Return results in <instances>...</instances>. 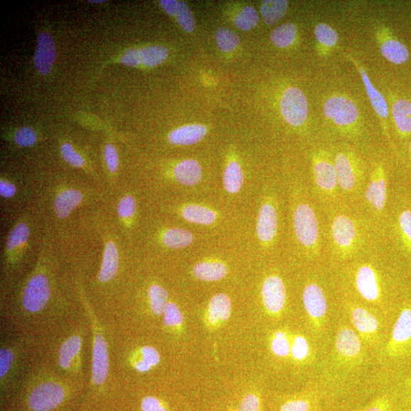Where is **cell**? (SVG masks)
<instances>
[{
	"mask_svg": "<svg viewBox=\"0 0 411 411\" xmlns=\"http://www.w3.org/2000/svg\"><path fill=\"white\" fill-rule=\"evenodd\" d=\"M334 346V363L341 370L350 371L363 363V341L360 336L349 325L340 327Z\"/></svg>",
	"mask_w": 411,
	"mask_h": 411,
	"instance_id": "cell-1",
	"label": "cell"
},
{
	"mask_svg": "<svg viewBox=\"0 0 411 411\" xmlns=\"http://www.w3.org/2000/svg\"><path fill=\"white\" fill-rule=\"evenodd\" d=\"M295 234L300 245L310 251H317L319 244V226L313 209L307 203L300 204L294 210Z\"/></svg>",
	"mask_w": 411,
	"mask_h": 411,
	"instance_id": "cell-2",
	"label": "cell"
},
{
	"mask_svg": "<svg viewBox=\"0 0 411 411\" xmlns=\"http://www.w3.org/2000/svg\"><path fill=\"white\" fill-rule=\"evenodd\" d=\"M67 397V391L61 383L47 380L35 385L27 398L31 411H52L59 407Z\"/></svg>",
	"mask_w": 411,
	"mask_h": 411,
	"instance_id": "cell-3",
	"label": "cell"
},
{
	"mask_svg": "<svg viewBox=\"0 0 411 411\" xmlns=\"http://www.w3.org/2000/svg\"><path fill=\"white\" fill-rule=\"evenodd\" d=\"M302 301L313 331L321 334L326 324L329 305L324 290L317 282H309L305 286Z\"/></svg>",
	"mask_w": 411,
	"mask_h": 411,
	"instance_id": "cell-4",
	"label": "cell"
},
{
	"mask_svg": "<svg viewBox=\"0 0 411 411\" xmlns=\"http://www.w3.org/2000/svg\"><path fill=\"white\" fill-rule=\"evenodd\" d=\"M89 316L93 331L92 380L94 385L101 386L109 373V346L96 314L90 313Z\"/></svg>",
	"mask_w": 411,
	"mask_h": 411,
	"instance_id": "cell-5",
	"label": "cell"
},
{
	"mask_svg": "<svg viewBox=\"0 0 411 411\" xmlns=\"http://www.w3.org/2000/svg\"><path fill=\"white\" fill-rule=\"evenodd\" d=\"M411 350V308L400 312L385 346V354L389 358L404 356Z\"/></svg>",
	"mask_w": 411,
	"mask_h": 411,
	"instance_id": "cell-6",
	"label": "cell"
},
{
	"mask_svg": "<svg viewBox=\"0 0 411 411\" xmlns=\"http://www.w3.org/2000/svg\"><path fill=\"white\" fill-rule=\"evenodd\" d=\"M331 237L336 251L341 257L346 258L351 255L358 241L354 220L344 214L336 216L331 224Z\"/></svg>",
	"mask_w": 411,
	"mask_h": 411,
	"instance_id": "cell-7",
	"label": "cell"
},
{
	"mask_svg": "<svg viewBox=\"0 0 411 411\" xmlns=\"http://www.w3.org/2000/svg\"><path fill=\"white\" fill-rule=\"evenodd\" d=\"M323 112L326 119L340 128H351L360 117L355 103L343 96H334L324 104Z\"/></svg>",
	"mask_w": 411,
	"mask_h": 411,
	"instance_id": "cell-8",
	"label": "cell"
},
{
	"mask_svg": "<svg viewBox=\"0 0 411 411\" xmlns=\"http://www.w3.org/2000/svg\"><path fill=\"white\" fill-rule=\"evenodd\" d=\"M351 322L362 341L368 345L377 344L380 331V323L376 316L361 305H347Z\"/></svg>",
	"mask_w": 411,
	"mask_h": 411,
	"instance_id": "cell-9",
	"label": "cell"
},
{
	"mask_svg": "<svg viewBox=\"0 0 411 411\" xmlns=\"http://www.w3.org/2000/svg\"><path fill=\"white\" fill-rule=\"evenodd\" d=\"M280 109L284 119L293 126H302L309 114V104L307 97L298 88L291 87L284 92Z\"/></svg>",
	"mask_w": 411,
	"mask_h": 411,
	"instance_id": "cell-10",
	"label": "cell"
},
{
	"mask_svg": "<svg viewBox=\"0 0 411 411\" xmlns=\"http://www.w3.org/2000/svg\"><path fill=\"white\" fill-rule=\"evenodd\" d=\"M261 297L268 314L280 317L287 304V290L282 278L276 274L267 277L262 284Z\"/></svg>",
	"mask_w": 411,
	"mask_h": 411,
	"instance_id": "cell-11",
	"label": "cell"
},
{
	"mask_svg": "<svg viewBox=\"0 0 411 411\" xmlns=\"http://www.w3.org/2000/svg\"><path fill=\"white\" fill-rule=\"evenodd\" d=\"M50 297V286L48 278L44 274L37 273L27 283L22 303L28 312L38 313L46 307Z\"/></svg>",
	"mask_w": 411,
	"mask_h": 411,
	"instance_id": "cell-12",
	"label": "cell"
},
{
	"mask_svg": "<svg viewBox=\"0 0 411 411\" xmlns=\"http://www.w3.org/2000/svg\"><path fill=\"white\" fill-rule=\"evenodd\" d=\"M355 287L360 296L368 302L377 303L381 300L380 280L376 269L368 263L356 269Z\"/></svg>",
	"mask_w": 411,
	"mask_h": 411,
	"instance_id": "cell-13",
	"label": "cell"
},
{
	"mask_svg": "<svg viewBox=\"0 0 411 411\" xmlns=\"http://www.w3.org/2000/svg\"><path fill=\"white\" fill-rule=\"evenodd\" d=\"M334 167L337 184L346 192L354 191L361 180V171L354 156L339 153L335 156Z\"/></svg>",
	"mask_w": 411,
	"mask_h": 411,
	"instance_id": "cell-14",
	"label": "cell"
},
{
	"mask_svg": "<svg viewBox=\"0 0 411 411\" xmlns=\"http://www.w3.org/2000/svg\"><path fill=\"white\" fill-rule=\"evenodd\" d=\"M313 175L314 183L320 192L328 195L336 193L339 184L334 164L322 153L314 155Z\"/></svg>",
	"mask_w": 411,
	"mask_h": 411,
	"instance_id": "cell-15",
	"label": "cell"
},
{
	"mask_svg": "<svg viewBox=\"0 0 411 411\" xmlns=\"http://www.w3.org/2000/svg\"><path fill=\"white\" fill-rule=\"evenodd\" d=\"M366 199L378 212L384 209L387 200V182L384 167L377 165L372 173L371 180L366 192Z\"/></svg>",
	"mask_w": 411,
	"mask_h": 411,
	"instance_id": "cell-16",
	"label": "cell"
},
{
	"mask_svg": "<svg viewBox=\"0 0 411 411\" xmlns=\"http://www.w3.org/2000/svg\"><path fill=\"white\" fill-rule=\"evenodd\" d=\"M56 58L55 40L47 33L39 34L35 55V65L40 75L47 76L50 72Z\"/></svg>",
	"mask_w": 411,
	"mask_h": 411,
	"instance_id": "cell-17",
	"label": "cell"
},
{
	"mask_svg": "<svg viewBox=\"0 0 411 411\" xmlns=\"http://www.w3.org/2000/svg\"><path fill=\"white\" fill-rule=\"evenodd\" d=\"M278 229V216L273 204H263L258 214L257 234L258 239L265 243H269L275 239Z\"/></svg>",
	"mask_w": 411,
	"mask_h": 411,
	"instance_id": "cell-18",
	"label": "cell"
},
{
	"mask_svg": "<svg viewBox=\"0 0 411 411\" xmlns=\"http://www.w3.org/2000/svg\"><path fill=\"white\" fill-rule=\"evenodd\" d=\"M231 302L225 293H219L209 301L206 314L209 328L217 329L226 322L231 316Z\"/></svg>",
	"mask_w": 411,
	"mask_h": 411,
	"instance_id": "cell-19",
	"label": "cell"
},
{
	"mask_svg": "<svg viewBox=\"0 0 411 411\" xmlns=\"http://www.w3.org/2000/svg\"><path fill=\"white\" fill-rule=\"evenodd\" d=\"M82 340L79 335H72L63 342L58 351V363L62 370H75L80 363Z\"/></svg>",
	"mask_w": 411,
	"mask_h": 411,
	"instance_id": "cell-20",
	"label": "cell"
},
{
	"mask_svg": "<svg viewBox=\"0 0 411 411\" xmlns=\"http://www.w3.org/2000/svg\"><path fill=\"white\" fill-rule=\"evenodd\" d=\"M379 39L381 54L389 62L400 65L409 60V50L402 42L385 34L381 35Z\"/></svg>",
	"mask_w": 411,
	"mask_h": 411,
	"instance_id": "cell-21",
	"label": "cell"
},
{
	"mask_svg": "<svg viewBox=\"0 0 411 411\" xmlns=\"http://www.w3.org/2000/svg\"><path fill=\"white\" fill-rule=\"evenodd\" d=\"M352 61L360 72L363 80V85L366 88L367 96L370 99L373 108L381 120L385 121L388 117V107L387 102L383 94L379 92L372 83L368 77L366 71L351 57Z\"/></svg>",
	"mask_w": 411,
	"mask_h": 411,
	"instance_id": "cell-22",
	"label": "cell"
},
{
	"mask_svg": "<svg viewBox=\"0 0 411 411\" xmlns=\"http://www.w3.org/2000/svg\"><path fill=\"white\" fill-rule=\"evenodd\" d=\"M207 133V130L204 125H187L173 131L168 136V140L174 145H192L203 140Z\"/></svg>",
	"mask_w": 411,
	"mask_h": 411,
	"instance_id": "cell-23",
	"label": "cell"
},
{
	"mask_svg": "<svg viewBox=\"0 0 411 411\" xmlns=\"http://www.w3.org/2000/svg\"><path fill=\"white\" fill-rule=\"evenodd\" d=\"M174 176L179 183L184 185H196L202 178V166L194 160L182 161L175 166Z\"/></svg>",
	"mask_w": 411,
	"mask_h": 411,
	"instance_id": "cell-24",
	"label": "cell"
},
{
	"mask_svg": "<svg viewBox=\"0 0 411 411\" xmlns=\"http://www.w3.org/2000/svg\"><path fill=\"white\" fill-rule=\"evenodd\" d=\"M119 266V257L117 248L109 241L105 246L99 279L102 283H107L114 278Z\"/></svg>",
	"mask_w": 411,
	"mask_h": 411,
	"instance_id": "cell-25",
	"label": "cell"
},
{
	"mask_svg": "<svg viewBox=\"0 0 411 411\" xmlns=\"http://www.w3.org/2000/svg\"><path fill=\"white\" fill-rule=\"evenodd\" d=\"M195 278L207 282L223 280L227 275L228 270L224 263L219 261L199 262L193 268Z\"/></svg>",
	"mask_w": 411,
	"mask_h": 411,
	"instance_id": "cell-26",
	"label": "cell"
},
{
	"mask_svg": "<svg viewBox=\"0 0 411 411\" xmlns=\"http://www.w3.org/2000/svg\"><path fill=\"white\" fill-rule=\"evenodd\" d=\"M319 405L318 393H307L285 400L280 411H318Z\"/></svg>",
	"mask_w": 411,
	"mask_h": 411,
	"instance_id": "cell-27",
	"label": "cell"
},
{
	"mask_svg": "<svg viewBox=\"0 0 411 411\" xmlns=\"http://www.w3.org/2000/svg\"><path fill=\"white\" fill-rule=\"evenodd\" d=\"M82 194L77 190L69 189L59 194L55 202V210L59 218H67L82 200Z\"/></svg>",
	"mask_w": 411,
	"mask_h": 411,
	"instance_id": "cell-28",
	"label": "cell"
},
{
	"mask_svg": "<svg viewBox=\"0 0 411 411\" xmlns=\"http://www.w3.org/2000/svg\"><path fill=\"white\" fill-rule=\"evenodd\" d=\"M182 214L187 222L199 225H212L217 219V214L214 210L196 204L185 206Z\"/></svg>",
	"mask_w": 411,
	"mask_h": 411,
	"instance_id": "cell-29",
	"label": "cell"
},
{
	"mask_svg": "<svg viewBox=\"0 0 411 411\" xmlns=\"http://www.w3.org/2000/svg\"><path fill=\"white\" fill-rule=\"evenodd\" d=\"M292 361L300 365L309 363L312 359V349L307 336L297 334L292 336L291 353Z\"/></svg>",
	"mask_w": 411,
	"mask_h": 411,
	"instance_id": "cell-30",
	"label": "cell"
},
{
	"mask_svg": "<svg viewBox=\"0 0 411 411\" xmlns=\"http://www.w3.org/2000/svg\"><path fill=\"white\" fill-rule=\"evenodd\" d=\"M161 356L155 347L145 346L134 356L133 365L136 371L146 373L160 363Z\"/></svg>",
	"mask_w": 411,
	"mask_h": 411,
	"instance_id": "cell-31",
	"label": "cell"
},
{
	"mask_svg": "<svg viewBox=\"0 0 411 411\" xmlns=\"http://www.w3.org/2000/svg\"><path fill=\"white\" fill-rule=\"evenodd\" d=\"M393 116L398 130L402 134L411 133V102L399 99L393 105Z\"/></svg>",
	"mask_w": 411,
	"mask_h": 411,
	"instance_id": "cell-32",
	"label": "cell"
},
{
	"mask_svg": "<svg viewBox=\"0 0 411 411\" xmlns=\"http://www.w3.org/2000/svg\"><path fill=\"white\" fill-rule=\"evenodd\" d=\"M288 2L285 0H266L261 7V16L267 25L275 24L286 15Z\"/></svg>",
	"mask_w": 411,
	"mask_h": 411,
	"instance_id": "cell-33",
	"label": "cell"
},
{
	"mask_svg": "<svg viewBox=\"0 0 411 411\" xmlns=\"http://www.w3.org/2000/svg\"><path fill=\"white\" fill-rule=\"evenodd\" d=\"M163 241L168 248L179 249L191 245L194 241V236L187 230L175 228L165 231Z\"/></svg>",
	"mask_w": 411,
	"mask_h": 411,
	"instance_id": "cell-34",
	"label": "cell"
},
{
	"mask_svg": "<svg viewBox=\"0 0 411 411\" xmlns=\"http://www.w3.org/2000/svg\"><path fill=\"white\" fill-rule=\"evenodd\" d=\"M244 175L237 162H231L226 167L224 175V184L226 191L237 194L243 185Z\"/></svg>",
	"mask_w": 411,
	"mask_h": 411,
	"instance_id": "cell-35",
	"label": "cell"
},
{
	"mask_svg": "<svg viewBox=\"0 0 411 411\" xmlns=\"http://www.w3.org/2000/svg\"><path fill=\"white\" fill-rule=\"evenodd\" d=\"M292 336L287 331L278 330L272 334L270 350L274 356L285 359L291 353Z\"/></svg>",
	"mask_w": 411,
	"mask_h": 411,
	"instance_id": "cell-36",
	"label": "cell"
},
{
	"mask_svg": "<svg viewBox=\"0 0 411 411\" xmlns=\"http://www.w3.org/2000/svg\"><path fill=\"white\" fill-rule=\"evenodd\" d=\"M297 27L292 23L281 25L272 31L270 39L274 45L280 48L291 46L297 38Z\"/></svg>",
	"mask_w": 411,
	"mask_h": 411,
	"instance_id": "cell-37",
	"label": "cell"
},
{
	"mask_svg": "<svg viewBox=\"0 0 411 411\" xmlns=\"http://www.w3.org/2000/svg\"><path fill=\"white\" fill-rule=\"evenodd\" d=\"M168 55V50L163 46H150L140 49L141 65L146 67H154L162 65Z\"/></svg>",
	"mask_w": 411,
	"mask_h": 411,
	"instance_id": "cell-38",
	"label": "cell"
},
{
	"mask_svg": "<svg viewBox=\"0 0 411 411\" xmlns=\"http://www.w3.org/2000/svg\"><path fill=\"white\" fill-rule=\"evenodd\" d=\"M148 295L153 312L158 316L164 314L168 303L167 290L164 287L154 284L150 287Z\"/></svg>",
	"mask_w": 411,
	"mask_h": 411,
	"instance_id": "cell-39",
	"label": "cell"
},
{
	"mask_svg": "<svg viewBox=\"0 0 411 411\" xmlns=\"http://www.w3.org/2000/svg\"><path fill=\"white\" fill-rule=\"evenodd\" d=\"M16 352L11 347L3 346L0 351V378L2 385L5 384L16 364Z\"/></svg>",
	"mask_w": 411,
	"mask_h": 411,
	"instance_id": "cell-40",
	"label": "cell"
},
{
	"mask_svg": "<svg viewBox=\"0 0 411 411\" xmlns=\"http://www.w3.org/2000/svg\"><path fill=\"white\" fill-rule=\"evenodd\" d=\"M314 35L319 45L326 48L334 47L339 38L336 30L326 23H320L315 27Z\"/></svg>",
	"mask_w": 411,
	"mask_h": 411,
	"instance_id": "cell-41",
	"label": "cell"
},
{
	"mask_svg": "<svg viewBox=\"0 0 411 411\" xmlns=\"http://www.w3.org/2000/svg\"><path fill=\"white\" fill-rule=\"evenodd\" d=\"M216 39L219 48L223 52L234 50L240 42L239 37L234 31L226 28H220L217 30Z\"/></svg>",
	"mask_w": 411,
	"mask_h": 411,
	"instance_id": "cell-42",
	"label": "cell"
},
{
	"mask_svg": "<svg viewBox=\"0 0 411 411\" xmlns=\"http://www.w3.org/2000/svg\"><path fill=\"white\" fill-rule=\"evenodd\" d=\"M259 22V16L256 10L251 6L241 9L235 18L236 26L243 31H248L255 28Z\"/></svg>",
	"mask_w": 411,
	"mask_h": 411,
	"instance_id": "cell-43",
	"label": "cell"
},
{
	"mask_svg": "<svg viewBox=\"0 0 411 411\" xmlns=\"http://www.w3.org/2000/svg\"><path fill=\"white\" fill-rule=\"evenodd\" d=\"M30 234L28 226L26 224H18L9 234L6 248L9 251L23 246L28 241Z\"/></svg>",
	"mask_w": 411,
	"mask_h": 411,
	"instance_id": "cell-44",
	"label": "cell"
},
{
	"mask_svg": "<svg viewBox=\"0 0 411 411\" xmlns=\"http://www.w3.org/2000/svg\"><path fill=\"white\" fill-rule=\"evenodd\" d=\"M184 322L183 314L177 305L168 302L164 313V324L168 328H178Z\"/></svg>",
	"mask_w": 411,
	"mask_h": 411,
	"instance_id": "cell-45",
	"label": "cell"
},
{
	"mask_svg": "<svg viewBox=\"0 0 411 411\" xmlns=\"http://www.w3.org/2000/svg\"><path fill=\"white\" fill-rule=\"evenodd\" d=\"M398 223L405 243L411 252V210H405L400 215Z\"/></svg>",
	"mask_w": 411,
	"mask_h": 411,
	"instance_id": "cell-46",
	"label": "cell"
},
{
	"mask_svg": "<svg viewBox=\"0 0 411 411\" xmlns=\"http://www.w3.org/2000/svg\"><path fill=\"white\" fill-rule=\"evenodd\" d=\"M177 19L179 25L181 26L186 33H193L195 28L194 16L191 10L189 9L185 3L177 16Z\"/></svg>",
	"mask_w": 411,
	"mask_h": 411,
	"instance_id": "cell-47",
	"label": "cell"
},
{
	"mask_svg": "<svg viewBox=\"0 0 411 411\" xmlns=\"http://www.w3.org/2000/svg\"><path fill=\"white\" fill-rule=\"evenodd\" d=\"M61 155L63 160L72 166L80 168L84 165L82 157L77 153L69 143H65L61 146Z\"/></svg>",
	"mask_w": 411,
	"mask_h": 411,
	"instance_id": "cell-48",
	"label": "cell"
},
{
	"mask_svg": "<svg viewBox=\"0 0 411 411\" xmlns=\"http://www.w3.org/2000/svg\"><path fill=\"white\" fill-rule=\"evenodd\" d=\"M36 140L35 132L30 128H23L18 130L15 136L16 143L23 147L33 146Z\"/></svg>",
	"mask_w": 411,
	"mask_h": 411,
	"instance_id": "cell-49",
	"label": "cell"
},
{
	"mask_svg": "<svg viewBox=\"0 0 411 411\" xmlns=\"http://www.w3.org/2000/svg\"><path fill=\"white\" fill-rule=\"evenodd\" d=\"M136 202L132 196H126L121 199L119 204V214L122 218H130L136 212Z\"/></svg>",
	"mask_w": 411,
	"mask_h": 411,
	"instance_id": "cell-50",
	"label": "cell"
},
{
	"mask_svg": "<svg viewBox=\"0 0 411 411\" xmlns=\"http://www.w3.org/2000/svg\"><path fill=\"white\" fill-rule=\"evenodd\" d=\"M104 157L110 172L114 173L117 171L119 168V155L113 145L108 144L105 146Z\"/></svg>",
	"mask_w": 411,
	"mask_h": 411,
	"instance_id": "cell-51",
	"label": "cell"
},
{
	"mask_svg": "<svg viewBox=\"0 0 411 411\" xmlns=\"http://www.w3.org/2000/svg\"><path fill=\"white\" fill-rule=\"evenodd\" d=\"M261 400L255 393L246 395L240 405L239 411H261Z\"/></svg>",
	"mask_w": 411,
	"mask_h": 411,
	"instance_id": "cell-52",
	"label": "cell"
},
{
	"mask_svg": "<svg viewBox=\"0 0 411 411\" xmlns=\"http://www.w3.org/2000/svg\"><path fill=\"white\" fill-rule=\"evenodd\" d=\"M121 62L125 66L131 67H138L141 65L140 49L132 48L126 50L121 57Z\"/></svg>",
	"mask_w": 411,
	"mask_h": 411,
	"instance_id": "cell-53",
	"label": "cell"
},
{
	"mask_svg": "<svg viewBox=\"0 0 411 411\" xmlns=\"http://www.w3.org/2000/svg\"><path fill=\"white\" fill-rule=\"evenodd\" d=\"M141 409L143 411H167L161 400L153 396H147L143 399Z\"/></svg>",
	"mask_w": 411,
	"mask_h": 411,
	"instance_id": "cell-54",
	"label": "cell"
},
{
	"mask_svg": "<svg viewBox=\"0 0 411 411\" xmlns=\"http://www.w3.org/2000/svg\"><path fill=\"white\" fill-rule=\"evenodd\" d=\"M391 400L388 396H381L362 411H392Z\"/></svg>",
	"mask_w": 411,
	"mask_h": 411,
	"instance_id": "cell-55",
	"label": "cell"
},
{
	"mask_svg": "<svg viewBox=\"0 0 411 411\" xmlns=\"http://www.w3.org/2000/svg\"><path fill=\"white\" fill-rule=\"evenodd\" d=\"M184 2L175 1V0H162L160 6L166 13L171 16H177L182 9Z\"/></svg>",
	"mask_w": 411,
	"mask_h": 411,
	"instance_id": "cell-56",
	"label": "cell"
},
{
	"mask_svg": "<svg viewBox=\"0 0 411 411\" xmlns=\"http://www.w3.org/2000/svg\"><path fill=\"white\" fill-rule=\"evenodd\" d=\"M16 192V187L11 183L1 180L0 182V194L4 198L13 197Z\"/></svg>",
	"mask_w": 411,
	"mask_h": 411,
	"instance_id": "cell-57",
	"label": "cell"
},
{
	"mask_svg": "<svg viewBox=\"0 0 411 411\" xmlns=\"http://www.w3.org/2000/svg\"><path fill=\"white\" fill-rule=\"evenodd\" d=\"M405 388L407 395L411 400V376L407 379L405 382Z\"/></svg>",
	"mask_w": 411,
	"mask_h": 411,
	"instance_id": "cell-58",
	"label": "cell"
},
{
	"mask_svg": "<svg viewBox=\"0 0 411 411\" xmlns=\"http://www.w3.org/2000/svg\"><path fill=\"white\" fill-rule=\"evenodd\" d=\"M89 3L91 4H103L105 3V1H104V0H98V1H97V0H94V1H89Z\"/></svg>",
	"mask_w": 411,
	"mask_h": 411,
	"instance_id": "cell-59",
	"label": "cell"
},
{
	"mask_svg": "<svg viewBox=\"0 0 411 411\" xmlns=\"http://www.w3.org/2000/svg\"><path fill=\"white\" fill-rule=\"evenodd\" d=\"M410 155H411V141H410Z\"/></svg>",
	"mask_w": 411,
	"mask_h": 411,
	"instance_id": "cell-60",
	"label": "cell"
}]
</instances>
